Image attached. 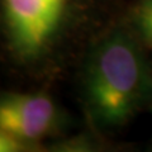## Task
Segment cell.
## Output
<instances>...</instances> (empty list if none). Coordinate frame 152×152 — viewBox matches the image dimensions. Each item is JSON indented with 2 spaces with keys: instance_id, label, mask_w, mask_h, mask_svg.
Segmentation results:
<instances>
[{
  "instance_id": "1",
  "label": "cell",
  "mask_w": 152,
  "mask_h": 152,
  "mask_svg": "<svg viewBox=\"0 0 152 152\" xmlns=\"http://www.w3.org/2000/svg\"><path fill=\"white\" fill-rule=\"evenodd\" d=\"M86 99L91 115L105 127L131 118L152 90L141 50L129 36L112 33L95 50L86 74Z\"/></svg>"
},
{
  "instance_id": "2",
  "label": "cell",
  "mask_w": 152,
  "mask_h": 152,
  "mask_svg": "<svg viewBox=\"0 0 152 152\" xmlns=\"http://www.w3.org/2000/svg\"><path fill=\"white\" fill-rule=\"evenodd\" d=\"M65 0H4L7 20L17 46L34 53L46 43L61 17Z\"/></svg>"
},
{
  "instance_id": "3",
  "label": "cell",
  "mask_w": 152,
  "mask_h": 152,
  "mask_svg": "<svg viewBox=\"0 0 152 152\" xmlns=\"http://www.w3.org/2000/svg\"><path fill=\"white\" fill-rule=\"evenodd\" d=\"M56 119V105L46 95L15 93L0 96V129L22 142L43 137Z\"/></svg>"
},
{
  "instance_id": "4",
  "label": "cell",
  "mask_w": 152,
  "mask_h": 152,
  "mask_svg": "<svg viewBox=\"0 0 152 152\" xmlns=\"http://www.w3.org/2000/svg\"><path fill=\"white\" fill-rule=\"evenodd\" d=\"M136 24L142 36L152 43V0H143L137 7Z\"/></svg>"
},
{
  "instance_id": "5",
  "label": "cell",
  "mask_w": 152,
  "mask_h": 152,
  "mask_svg": "<svg viewBox=\"0 0 152 152\" xmlns=\"http://www.w3.org/2000/svg\"><path fill=\"white\" fill-rule=\"evenodd\" d=\"M22 146V141L0 129V152H15L20 150Z\"/></svg>"
}]
</instances>
